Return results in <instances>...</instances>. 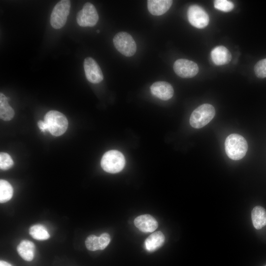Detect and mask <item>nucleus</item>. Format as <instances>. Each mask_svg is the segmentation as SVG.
Returning a JSON list of instances; mask_svg holds the SVG:
<instances>
[{
  "mask_svg": "<svg viewBox=\"0 0 266 266\" xmlns=\"http://www.w3.org/2000/svg\"><path fill=\"white\" fill-rule=\"evenodd\" d=\"M85 245L90 251L101 250L100 237L93 234L90 235L85 240Z\"/></svg>",
  "mask_w": 266,
  "mask_h": 266,
  "instance_id": "21",
  "label": "nucleus"
},
{
  "mask_svg": "<svg viewBox=\"0 0 266 266\" xmlns=\"http://www.w3.org/2000/svg\"><path fill=\"white\" fill-rule=\"evenodd\" d=\"M70 1L62 0L54 6L50 16V24L55 29L62 28L66 24L69 15Z\"/></svg>",
  "mask_w": 266,
  "mask_h": 266,
  "instance_id": "6",
  "label": "nucleus"
},
{
  "mask_svg": "<svg viewBox=\"0 0 266 266\" xmlns=\"http://www.w3.org/2000/svg\"><path fill=\"white\" fill-rule=\"evenodd\" d=\"M101 245V250L104 249L109 244L110 241V237L108 233H102L100 236Z\"/></svg>",
  "mask_w": 266,
  "mask_h": 266,
  "instance_id": "25",
  "label": "nucleus"
},
{
  "mask_svg": "<svg viewBox=\"0 0 266 266\" xmlns=\"http://www.w3.org/2000/svg\"><path fill=\"white\" fill-rule=\"evenodd\" d=\"M165 239V236L161 232L153 233L144 242L145 249L149 252L154 251L164 244Z\"/></svg>",
  "mask_w": 266,
  "mask_h": 266,
  "instance_id": "16",
  "label": "nucleus"
},
{
  "mask_svg": "<svg viewBox=\"0 0 266 266\" xmlns=\"http://www.w3.org/2000/svg\"><path fill=\"white\" fill-rule=\"evenodd\" d=\"M35 246L28 240H22L17 246V251L20 257L26 261H32L34 256Z\"/></svg>",
  "mask_w": 266,
  "mask_h": 266,
  "instance_id": "15",
  "label": "nucleus"
},
{
  "mask_svg": "<svg viewBox=\"0 0 266 266\" xmlns=\"http://www.w3.org/2000/svg\"><path fill=\"white\" fill-rule=\"evenodd\" d=\"M0 266H12L11 264L7 262L1 260L0 261Z\"/></svg>",
  "mask_w": 266,
  "mask_h": 266,
  "instance_id": "27",
  "label": "nucleus"
},
{
  "mask_svg": "<svg viewBox=\"0 0 266 266\" xmlns=\"http://www.w3.org/2000/svg\"><path fill=\"white\" fill-rule=\"evenodd\" d=\"M211 57L215 65L220 66L228 64L231 60L232 55L226 47L218 46L212 50Z\"/></svg>",
  "mask_w": 266,
  "mask_h": 266,
  "instance_id": "13",
  "label": "nucleus"
},
{
  "mask_svg": "<svg viewBox=\"0 0 266 266\" xmlns=\"http://www.w3.org/2000/svg\"><path fill=\"white\" fill-rule=\"evenodd\" d=\"M48 131L54 136H60L65 133L68 127V121L62 113L56 111H48L44 117Z\"/></svg>",
  "mask_w": 266,
  "mask_h": 266,
  "instance_id": "3",
  "label": "nucleus"
},
{
  "mask_svg": "<svg viewBox=\"0 0 266 266\" xmlns=\"http://www.w3.org/2000/svg\"><path fill=\"white\" fill-rule=\"evenodd\" d=\"M251 218L254 228L262 229L266 225V210L261 206H256L251 212Z\"/></svg>",
  "mask_w": 266,
  "mask_h": 266,
  "instance_id": "17",
  "label": "nucleus"
},
{
  "mask_svg": "<svg viewBox=\"0 0 266 266\" xmlns=\"http://www.w3.org/2000/svg\"><path fill=\"white\" fill-rule=\"evenodd\" d=\"M256 75L260 78L266 77V58L258 61L254 66Z\"/></svg>",
  "mask_w": 266,
  "mask_h": 266,
  "instance_id": "24",
  "label": "nucleus"
},
{
  "mask_svg": "<svg viewBox=\"0 0 266 266\" xmlns=\"http://www.w3.org/2000/svg\"><path fill=\"white\" fill-rule=\"evenodd\" d=\"M97 32L98 33H99L100 32V31H99V30H97Z\"/></svg>",
  "mask_w": 266,
  "mask_h": 266,
  "instance_id": "28",
  "label": "nucleus"
},
{
  "mask_svg": "<svg viewBox=\"0 0 266 266\" xmlns=\"http://www.w3.org/2000/svg\"><path fill=\"white\" fill-rule=\"evenodd\" d=\"M225 150L229 158L233 160H239L245 156L247 151V142L241 135L232 133L226 139Z\"/></svg>",
  "mask_w": 266,
  "mask_h": 266,
  "instance_id": "1",
  "label": "nucleus"
},
{
  "mask_svg": "<svg viewBox=\"0 0 266 266\" xmlns=\"http://www.w3.org/2000/svg\"><path fill=\"white\" fill-rule=\"evenodd\" d=\"M134 224L136 227L144 233L153 232L158 226L156 220L149 214L141 215L136 217Z\"/></svg>",
  "mask_w": 266,
  "mask_h": 266,
  "instance_id": "12",
  "label": "nucleus"
},
{
  "mask_svg": "<svg viewBox=\"0 0 266 266\" xmlns=\"http://www.w3.org/2000/svg\"><path fill=\"white\" fill-rule=\"evenodd\" d=\"M116 49L126 57L133 56L136 51V45L133 37L124 32L117 33L113 39Z\"/></svg>",
  "mask_w": 266,
  "mask_h": 266,
  "instance_id": "5",
  "label": "nucleus"
},
{
  "mask_svg": "<svg viewBox=\"0 0 266 266\" xmlns=\"http://www.w3.org/2000/svg\"><path fill=\"white\" fill-rule=\"evenodd\" d=\"M265 266H266V265Z\"/></svg>",
  "mask_w": 266,
  "mask_h": 266,
  "instance_id": "29",
  "label": "nucleus"
},
{
  "mask_svg": "<svg viewBox=\"0 0 266 266\" xmlns=\"http://www.w3.org/2000/svg\"><path fill=\"white\" fill-rule=\"evenodd\" d=\"M29 233L33 238L38 240H46L50 237L46 229L39 224L32 226L29 229Z\"/></svg>",
  "mask_w": 266,
  "mask_h": 266,
  "instance_id": "20",
  "label": "nucleus"
},
{
  "mask_svg": "<svg viewBox=\"0 0 266 266\" xmlns=\"http://www.w3.org/2000/svg\"><path fill=\"white\" fill-rule=\"evenodd\" d=\"M187 17L190 23L198 29L204 28L209 24L208 14L202 7L196 4L189 6L187 11Z\"/></svg>",
  "mask_w": 266,
  "mask_h": 266,
  "instance_id": "8",
  "label": "nucleus"
},
{
  "mask_svg": "<svg viewBox=\"0 0 266 266\" xmlns=\"http://www.w3.org/2000/svg\"><path fill=\"white\" fill-rule=\"evenodd\" d=\"M175 73L182 78H191L199 72L198 65L193 61L184 59L177 60L173 64Z\"/></svg>",
  "mask_w": 266,
  "mask_h": 266,
  "instance_id": "9",
  "label": "nucleus"
},
{
  "mask_svg": "<svg viewBox=\"0 0 266 266\" xmlns=\"http://www.w3.org/2000/svg\"><path fill=\"white\" fill-rule=\"evenodd\" d=\"M215 115L213 105L208 103L201 104L192 113L190 118L191 126L195 129H200L211 121Z\"/></svg>",
  "mask_w": 266,
  "mask_h": 266,
  "instance_id": "2",
  "label": "nucleus"
},
{
  "mask_svg": "<svg viewBox=\"0 0 266 266\" xmlns=\"http://www.w3.org/2000/svg\"><path fill=\"white\" fill-rule=\"evenodd\" d=\"M14 115V111L8 103V98L2 93L0 94V117L4 121L11 120Z\"/></svg>",
  "mask_w": 266,
  "mask_h": 266,
  "instance_id": "18",
  "label": "nucleus"
},
{
  "mask_svg": "<svg viewBox=\"0 0 266 266\" xmlns=\"http://www.w3.org/2000/svg\"><path fill=\"white\" fill-rule=\"evenodd\" d=\"M13 161L8 154L4 152L0 153V168L1 169H8L13 166Z\"/></svg>",
  "mask_w": 266,
  "mask_h": 266,
  "instance_id": "23",
  "label": "nucleus"
},
{
  "mask_svg": "<svg viewBox=\"0 0 266 266\" xmlns=\"http://www.w3.org/2000/svg\"><path fill=\"white\" fill-rule=\"evenodd\" d=\"M150 91L153 95L163 100H167L173 95V89L169 83L166 81H158L150 86Z\"/></svg>",
  "mask_w": 266,
  "mask_h": 266,
  "instance_id": "11",
  "label": "nucleus"
},
{
  "mask_svg": "<svg viewBox=\"0 0 266 266\" xmlns=\"http://www.w3.org/2000/svg\"><path fill=\"white\" fill-rule=\"evenodd\" d=\"M37 125L38 128L42 132H44L47 131H48L47 125L44 121L40 120L38 122Z\"/></svg>",
  "mask_w": 266,
  "mask_h": 266,
  "instance_id": "26",
  "label": "nucleus"
},
{
  "mask_svg": "<svg viewBox=\"0 0 266 266\" xmlns=\"http://www.w3.org/2000/svg\"><path fill=\"white\" fill-rule=\"evenodd\" d=\"M214 7L224 12H229L234 8L233 3L227 0H216L214 1Z\"/></svg>",
  "mask_w": 266,
  "mask_h": 266,
  "instance_id": "22",
  "label": "nucleus"
},
{
  "mask_svg": "<svg viewBox=\"0 0 266 266\" xmlns=\"http://www.w3.org/2000/svg\"><path fill=\"white\" fill-rule=\"evenodd\" d=\"M99 15L94 5L86 2L77 14L76 20L81 27H93L98 22Z\"/></svg>",
  "mask_w": 266,
  "mask_h": 266,
  "instance_id": "7",
  "label": "nucleus"
},
{
  "mask_svg": "<svg viewBox=\"0 0 266 266\" xmlns=\"http://www.w3.org/2000/svg\"><path fill=\"white\" fill-rule=\"evenodd\" d=\"M84 68L86 77L89 82L96 84L103 80V75L100 66L91 57L85 59Z\"/></svg>",
  "mask_w": 266,
  "mask_h": 266,
  "instance_id": "10",
  "label": "nucleus"
},
{
  "mask_svg": "<svg viewBox=\"0 0 266 266\" xmlns=\"http://www.w3.org/2000/svg\"><path fill=\"white\" fill-rule=\"evenodd\" d=\"M13 193V188L7 181L0 180V202L4 203L10 200Z\"/></svg>",
  "mask_w": 266,
  "mask_h": 266,
  "instance_id": "19",
  "label": "nucleus"
},
{
  "mask_svg": "<svg viewBox=\"0 0 266 266\" xmlns=\"http://www.w3.org/2000/svg\"><path fill=\"white\" fill-rule=\"evenodd\" d=\"M100 164L101 167L106 172L116 173L123 169L125 165V159L121 152L112 150L104 154Z\"/></svg>",
  "mask_w": 266,
  "mask_h": 266,
  "instance_id": "4",
  "label": "nucleus"
},
{
  "mask_svg": "<svg viewBox=\"0 0 266 266\" xmlns=\"http://www.w3.org/2000/svg\"><path fill=\"white\" fill-rule=\"evenodd\" d=\"M172 2L171 0H148L147 1L148 9L153 15H161L168 11Z\"/></svg>",
  "mask_w": 266,
  "mask_h": 266,
  "instance_id": "14",
  "label": "nucleus"
}]
</instances>
